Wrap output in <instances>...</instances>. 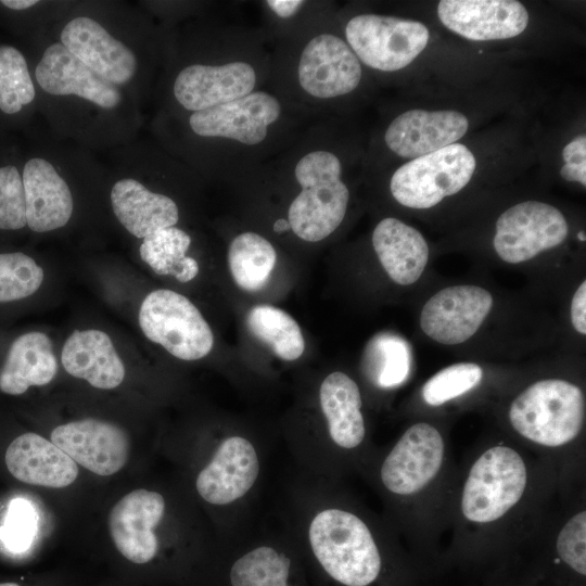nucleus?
<instances>
[{"mask_svg":"<svg viewBox=\"0 0 586 586\" xmlns=\"http://www.w3.org/2000/svg\"><path fill=\"white\" fill-rule=\"evenodd\" d=\"M314 556L322 569L345 586H367L378 577L381 556L367 524L356 514L328 508L308 528Z\"/></svg>","mask_w":586,"mask_h":586,"instance_id":"nucleus-1","label":"nucleus"},{"mask_svg":"<svg viewBox=\"0 0 586 586\" xmlns=\"http://www.w3.org/2000/svg\"><path fill=\"white\" fill-rule=\"evenodd\" d=\"M295 178L302 191L290 205V227L304 241L323 240L340 226L347 208L341 162L331 152H310L296 164Z\"/></svg>","mask_w":586,"mask_h":586,"instance_id":"nucleus-2","label":"nucleus"},{"mask_svg":"<svg viewBox=\"0 0 586 586\" xmlns=\"http://www.w3.org/2000/svg\"><path fill=\"white\" fill-rule=\"evenodd\" d=\"M585 402L581 388L568 381L535 382L511 404L509 419L526 440L559 447L576 438L584 422Z\"/></svg>","mask_w":586,"mask_h":586,"instance_id":"nucleus-3","label":"nucleus"},{"mask_svg":"<svg viewBox=\"0 0 586 586\" xmlns=\"http://www.w3.org/2000/svg\"><path fill=\"white\" fill-rule=\"evenodd\" d=\"M526 483L525 463L514 449L488 448L471 467L462 491L461 511L470 522L497 521L520 500Z\"/></svg>","mask_w":586,"mask_h":586,"instance_id":"nucleus-4","label":"nucleus"},{"mask_svg":"<svg viewBox=\"0 0 586 586\" xmlns=\"http://www.w3.org/2000/svg\"><path fill=\"white\" fill-rule=\"evenodd\" d=\"M475 167L472 152L463 144L454 143L402 165L393 174L390 189L404 206L430 208L462 190Z\"/></svg>","mask_w":586,"mask_h":586,"instance_id":"nucleus-5","label":"nucleus"},{"mask_svg":"<svg viewBox=\"0 0 586 586\" xmlns=\"http://www.w3.org/2000/svg\"><path fill=\"white\" fill-rule=\"evenodd\" d=\"M139 324L150 341L182 360L201 359L214 345L213 332L200 310L171 290H155L145 296Z\"/></svg>","mask_w":586,"mask_h":586,"instance_id":"nucleus-6","label":"nucleus"},{"mask_svg":"<svg viewBox=\"0 0 586 586\" xmlns=\"http://www.w3.org/2000/svg\"><path fill=\"white\" fill-rule=\"evenodd\" d=\"M345 36L367 66L394 72L409 65L425 49L429 29L418 21L361 14L347 23Z\"/></svg>","mask_w":586,"mask_h":586,"instance_id":"nucleus-7","label":"nucleus"},{"mask_svg":"<svg viewBox=\"0 0 586 586\" xmlns=\"http://www.w3.org/2000/svg\"><path fill=\"white\" fill-rule=\"evenodd\" d=\"M566 235L568 224L559 209L526 201L499 216L493 245L502 260L519 264L560 245Z\"/></svg>","mask_w":586,"mask_h":586,"instance_id":"nucleus-8","label":"nucleus"},{"mask_svg":"<svg viewBox=\"0 0 586 586\" xmlns=\"http://www.w3.org/2000/svg\"><path fill=\"white\" fill-rule=\"evenodd\" d=\"M443 458L441 433L429 423H416L406 430L384 459L381 481L397 495L418 493L436 476Z\"/></svg>","mask_w":586,"mask_h":586,"instance_id":"nucleus-9","label":"nucleus"},{"mask_svg":"<svg viewBox=\"0 0 586 586\" xmlns=\"http://www.w3.org/2000/svg\"><path fill=\"white\" fill-rule=\"evenodd\" d=\"M164 512V497L144 488L126 494L113 506L109 531L115 548L127 562L142 566L156 558L160 545L154 528Z\"/></svg>","mask_w":586,"mask_h":586,"instance_id":"nucleus-10","label":"nucleus"},{"mask_svg":"<svg viewBox=\"0 0 586 586\" xmlns=\"http://www.w3.org/2000/svg\"><path fill=\"white\" fill-rule=\"evenodd\" d=\"M50 441L82 468L101 476L124 468L129 456V438L117 424L87 418L58 425Z\"/></svg>","mask_w":586,"mask_h":586,"instance_id":"nucleus-11","label":"nucleus"},{"mask_svg":"<svg viewBox=\"0 0 586 586\" xmlns=\"http://www.w3.org/2000/svg\"><path fill=\"white\" fill-rule=\"evenodd\" d=\"M492 306L493 296L485 289L468 284L448 286L424 304L420 326L441 344H460L477 331Z\"/></svg>","mask_w":586,"mask_h":586,"instance_id":"nucleus-12","label":"nucleus"},{"mask_svg":"<svg viewBox=\"0 0 586 586\" xmlns=\"http://www.w3.org/2000/svg\"><path fill=\"white\" fill-rule=\"evenodd\" d=\"M280 112V104L275 97L258 91L193 112L189 124L202 137H221L244 144H257L265 139L267 127L278 119Z\"/></svg>","mask_w":586,"mask_h":586,"instance_id":"nucleus-13","label":"nucleus"},{"mask_svg":"<svg viewBox=\"0 0 586 586\" xmlns=\"http://www.w3.org/2000/svg\"><path fill=\"white\" fill-rule=\"evenodd\" d=\"M361 66L347 43L333 35L313 38L304 48L298 64V80L309 94L335 98L358 86Z\"/></svg>","mask_w":586,"mask_h":586,"instance_id":"nucleus-14","label":"nucleus"},{"mask_svg":"<svg viewBox=\"0 0 586 586\" xmlns=\"http://www.w3.org/2000/svg\"><path fill=\"white\" fill-rule=\"evenodd\" d=\"M437 14L449 30L475 41L515 37L530 20L525 7L514 0H442Z\"/></svg>","mask_w":586,"mask_h":586,"instance_id":"nucleus-15","label":"nucleus"},{"mask_svg":"<svg viewBox=\"0 0 586 586\" xmlns=\"http://www.w3.org/2000/svg\"><path fill=\"white\" fill-rule=\"evenodd\" d=\"M259 474V460L254 445L245 437H226L209 462L199 472L195 488L206 501L229 505L243 497Z\"/></svg>","mask_w":586,"mask_h":586,"instance_id":"nucleus-16","label":"nucleus"},{"mask_svg":"<svg viewBox=\"0 0 586 586\" xmlns=\"http://www.w3.org/2000/svg\"><path fill=\"white\" fill-rule=\"evenodd\" d=\"M60 38L71 53L114 86L129 81L136 73L133 52L90 17L78 16L69 21Z\"/></svg>","mask_w":586,"mask_h":586,"instance_id":"nucleus-17","label":"nucleus"},{"mask_svg":"<svg viewBox=\"0 0 586 586\" xmlns=\"http://www.w3.org/2000/svg\"><path fill=\"white\" fill-rule=\"evenodd\" d=\"M255 82L254 68L244 62L218 66L194 64L178 74L174 94L184 109L196 112L245 97Z\"/></svg>","mask_w":586,"mask_h":586,"instance_id":"nucleus-18","label":"nucleus"},{"mask_svg":"<svg viewBox=\"0 0 586 586\" xmlns=\"http://www.w3.org/2000/svg\"><path fill=\"white\" fill-rule=\"evenodd\" d=\"M468 127V118L457 111L410 110L390 124L385 142L397 155L413 160L454 144Z\"/></svg>","mask_w":586,"mask_h":586,"instance_id":"nucleus-19","label":"nucleus"},{"mask_svg":"<svg viewBox=\"0 0 586 586\" xmlns=\"http://www.w3.org/2000/svg\"><path fill=\"white\" fill-rule=\"evenodd\" d=\"M35 77L43 91L53 95H77L103 109L122 100L116 86L92 72L61 42L50 44L36 66Z\"/></svg>","mask_w":586,"mask_h":586,"instance_id":"nucleus-20","label":"nucleus"},{"mask_svg":"<svg viewBox=\"0 0 586 586\" xmlns=\"http://www.w3.org/2000/svg\"><path fill=\"white\" fill-rule=\"evenodd\" d=\"M22 182L27 227L35 232H48L65 226L72 217L74 202L65 180L44 158L26 162Z\"/></svg>","mask_w":586,"mask_h":586,"instance_id":"nucleus-21","label":"nucleus"},{"mask_svg":"<svg viewBox=\"0 0 586 586\" xmlns=\"http://www.w3.org/2000/svg\"><path fill=\"white\" fill-rule=\"evenodd\" d=\"M4 460L16 480L42 487L63 488L78 476V464L51 441L27 432L15 437Z\"/></svg>","mask_w":586,"mask_h":586,"instance_id":"nucleus-22","label":"nucleus"},{"mask_svg":"<svg viewBox=\"0 0 586 586\" xmlns=\"http://www.w3.org/2000/svg\"><path fill=\"white\" fill-rule=\"evenodd\" d=\"M58 372V361L50 337L28 331L13 337L0 364V392L18 396L31 386L50 383Z\"/></svg>","mask_w":586,"mask_h":586,"instance_id":"nucleus-23","label":"nucleus"},{"mask_svg":"<svg viewBox=\"0 0 586 586\" xmlns=\"http://www.w3.org/2000/svg\"><path fill=\"white\" fill-rule=\"evenodd\" d=\"M61 362L67 373L101 390L115 388L125 378L111 337L95 329L74 331L62 347Z\"/></svg>","mask_w":586,"mask_h":586,"instance_id":"nucleus-24","label":"nucleus"},{"mask_svg":"<svg viewBox=\"0 0 586 586\" xmlns=\"http://www.w3.org/2000/svg\"><path fill=\"white\" fill-rule=\"evenodd\" d=\"M110 198L119 222L129 233L140 239L156 230L173 227L179 219L178 207L170 198L148 190L132 178L118 180Z\"/></svg>","mask_w":586,"mask_h":586,"instance_id":"nucleus-25","label":"nucleus"},{"mask_svg":"<svg viewBox=\"0 0 586 586\" xmlns=\"http://www.w3.org/2000/svg\"><path fill=\"white\" fill-rule=\"evenodd\" d=\"M372 245L388 277L400 285L415 283L429 258L423 235L396 218L382 219L373 230Z\"/></svg>","mask_w":586,"mask_h":586,"instance_id":"nucleus-26","label":"nucleus"},{"mask_svg":"<svg viewBox=\"0 0 586 586\" xmlns=\"http://www.w3.org/2000/svg\"><path fill=\"white\" fill-rule=\"evenodd\" d=\"M319 400L331 440L344 449L360 445L365 437V421L356 382L341 371L332 372L320 385Z\"/></svg>","mask_w":586,"mask_h":586,"instance_id":"nucleus-27","label":"nucleus"},{"mask_svg":"<svg viewBox=\"0 0 586 586\" xmlns=\"http://www.w3.org/2000/svg\"><path fill=\"white\" fill-rule=\"evenodd\" d=\"M191 244L190 235L176 227L156 230L143 239L140 256L152 270L161 276H173L179 282L191 281L199 272L198 262L186 256Z\"/></svg>","mask_w":586,"mask_h":586,"instance_id":"nucleus-28","label":"nucleus"},{"mask_svg":"<svg viewBox=\"0 0 586 586\" xmlns=\"http://www.w3.org/2000/svg\"><path fill=\"white\" fill-rule=\"evenodd\" d=\"M276 262L273 246L255 232H243L229 245V269L237 285L244 291L256 292L263 289Z\"/></svg>","mask_w":586,"mask_h":586,"instance_id":"nucleus-29","label":"nucleus"},{"mask_svg":"<svg viewBox=\"0 0 586 586\" xmlns=\"http://www.w3.org/2000/svg\"><path fill=\"white\" fill-rule=\"evenodd\" d=\"M250 332L279 358L295 360L305 349L298 323L284 310L271 305H256L246 315Z\"/></svg>","mask_w":586,"mask_h":586,"instance_id":"nucleus-30","label":"nucleus"},{"mask_svg":"<svg viewBox=\"0 0 586 586\" xmlns=\"http://www.w3.org/2000/svg\"><path fill=\"white\" fill-rule=\"evenodd\" d=\"M364 371L378 386L391 388L402 384L410 370V348L399 335L382 332L367 344Z\"/></svg>","mask_w":586,"mask_h":586,"instance_id":"nucleus-31","label":"nucleus"},{"mask_svg":"<svg viewBox=\"0 0 586 586\" xmlns=\"http://www.w3.org/2000/svg\"><path fill=\"white\" fill-rule=\"evenodd\" d=\"M291 561L276 548L258 546L241 556L231 566V586H289Z\"/></svg>","mask_w":586,"mask_h":586,"instance_id":"nucleus-32","label":"nucleus"},{"mask_svg":"<svg viewBox=\"0 0 586 586\" xmlns=\"http://www.w3.org/2000/svg\"><path fill=\"white\" fill-rule=\"evenodd\" d=\"M34 99L35 87L25 56L12 46H0V110L12 115Z\"/></svg>","mask_w":586,"mask_h":586,"instance_id":"nucleus-33","label":"nucleus"},{"mask_svg":"<svg viewBox=\"0 0 586 586\" xmlns=\"http://www.w3.org/2000/svg\"><path fill=\"white\" fill-rule=\"evenodd\" d=\"M44 278L41 266L23 252L0 253V306L34 295Z\"/></svg>","mask_w":586,"mask_h":586,"instance_id":"nucleus-34","label":"nucleus"},{"mask_svg":"<svg viewBox=\"0 0 586 586\" xmlns=\"http://www.w3.org/2000/svg\"><path fill=\"white\" fill-rule=\"evenodd\" d=\"M482 375V368L473 362L448 366L423 385V399L430 406L443 405L475 387L481 382Z\"/></svg>","mask_w":586,"mask_h":586,"instance_id":"nucleus-35","label":"nucleus"},{"mask_svg":"<svg viewBox=\"0 0 586 586\" xmlns=\"http://www.w3.org/2000/svg\"><path fill=\"white\" fill-rule=\"evenodd\" d=\"M27 226L22 176L13 165L0 167V230Z\"/></svg>","mask_w":586,"mask_h":586,"instance_id":"nucleus-36","label":"nucleus"},{"mask_svg":"<svg viewBox=\"0 0 586 586\" xmlns=\"http://www.w3.org/2000/svg\"><path fill=\"white\" fill-rule=\"evenodd\" d=\"M36 532V513L30 504L24 499L11 501L3 525L0 527V539L12 551L26 550Z\"/></svg>","mask_w":586,"mask_h":586,"instance_id":"nucleus-37","label":"nucleus"},{"mask_svg":"<svg viewBox=\"0 0 586 586\" xmlns=\"http://www.w3.org/2000/svg\"><path fill=\"white\" fill-rule=\"evenodd\" d=\"M586 512L573 515L560 531L556 548L559 557L574 571L586 574Z\"/></svg>","mask_w":586,"mask_h":586,"instance_id":"nucleus-38","label":"nucleus"},{"mask_svg":"<svg viewBox=\"0 0 586 586\" xmlns=\"http://www.w3.org/2000/svg\"><path fill=\"white\" fill-rule=\"evenodd\" d=\"M562 156L564 165L561 167L560 174L564 180L579 182L583 187L586 186V136L579 135L570 143H568Z\"/></svg>","mask_w":586,"mask_h":586,"instance_id":"nucleus-39","label":"nucleus"},{"mask_svg":"<svg viewBox=\"0 0 586 586\" xmlns=\"http://www.w3.org/2000/svg\"><path fill=\"white\" fill-rule=\"evenodd\" d=\"M571 321L574 329L586 334V282L583 281L577 288L571 303Z\"/></svg>","mask_w":586,"mask_h":586,"instance_id":"nucleus-40","label":"nucleus"},{"mask_svg":"<svg viewBox=\"0 0 586 586\" xmlns=\"http://www.w3.org/2000/svg\"><path fill=\"white\" fill-rule=\"evenodd\" d=\"M304 2L301 0H268L269 8L280 17L294 15Z\"/></svg>","mask_w":586,"mask_h":586,"instance_id":"nucleus-41","label":"nucleus"},{"mask_svg":"<svg viewBox=\"0 0 586 586\" xmlns=\"http://www.w3.org/2000/svg\"><path fill=\"white\" fill-rule=\"evenodd\" d=\"M4 7L15 10V11H22L29 9L38 3L37 0H3L0 2Z\"/></svg>","mask_w":586,"mask_h":586,"instance_id":"nucleus-42","label":"nucleus"},{"mask_svg":"<svg viewBox=\"0 0 586 586\" xmlns=\"http://www.w3.org/2000/svg\"><path fill=\"white\" fill-rule=\"evenodd\" d=\"M289 229H291V227L289 221L285 219L280 218L273 224V230L278 233L284 232Z\"/></svg>","mask_w":586,"mask_h":586,"instance_id":"nucleus-43","label":"nucleus"},{"mask_svg":"<svg viewBox=\"0 0 586 586\" xmlns=\"http://www.w3.org/2000/svg\"><path fill=\"white\" fill-rule=\"evenodd\" d=\"M0 586H22V585L17 582L9 581V582H0Z\"/></svg>","mask_w":586,"mask_h":586,"instance_id":"nucleus-44","label":"nucleus"},{"mask_svg":"<svg viewBox=\"0 0 586 586\" xmlns=\"http://www.w3.org/2000/svg\"><path fill=\"white\" fill-rule=\"evenodd\" d=\"M577 235H578V239H579L581 241H585V235H584V233L578 232Z\"/></svg>","mask_w":586,"mask_h":586,"instance_id":"nucleus-45","label":"nucleus"}]
</instances>
